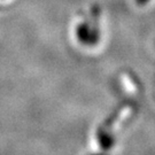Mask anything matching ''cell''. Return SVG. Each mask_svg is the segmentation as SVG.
I'll return each instance as SVG.
<instances>
[{"instance_id":"6da1fadb","label":"cell","mask_w":155,"mask_h":155,"mask_svg":"<svg viewBox=\"0 0 155 155\" xmlns=\"http://www.w3.org/2000/svg\"><path fill=\"white\" fill-rule=\"evenodd\" d=\"M76 37L78 41L84 46H95L100 40L99 29L95 24L82 22L76 29Z\"/></svg>"},{"instance_id":"7a4b0ae2","label":"cell","mask_w":155,"mask_h":155,"mask_svg":"<svg viewBox=\"0 0 155 155\" xmlns=\"http://www.w3.org/2000/svg\"><path fill=\"white\" fill-rule=\"evenodd\" d=\"M97 139H98V143H99V146L101 150H109L114 147L115 138H114L111 131L106 129V127H101V125L97 130Z\"/></svg>"},{"instance_id":"3957f363","label":"cell","mask_w":155,"mask_h":155,"mask_svg":"<svg viewBox=\"0 0 155 155\" xmlns=\"http://www.w3.org/2000/svg\"><path fill=\"white\" fill-rule=\"evenodd\" d=\"M150 0H136V4L139 6H144L146 4H148Z\"/></svg>"},{"instance_id":"277c9868","label":"cell","mask_w":155,"mask_h":155,"mask_svg":"<svg viewBox=\"0 0 155 155\" xmlns=\"http://www.w3.org/2000/svg\"><path fill=\"white\" fill-rule=\"evenodd\" d=\"M90 155H107V154H104V153H95V154H90Z\"/></svg>"}]
</instances>
